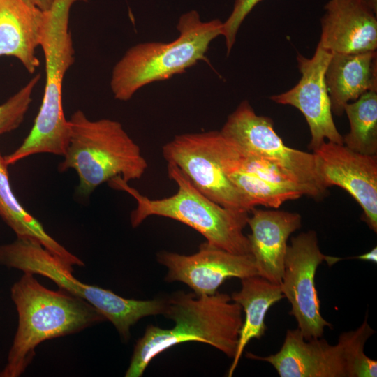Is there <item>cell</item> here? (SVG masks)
Masks as SVG:
<instances>
[{"mask_svg":"<svg viewBox=\"0 0 377 377\" xmlns=\"http://www.w3.org/2000/svg\"><path fill=\"white\" fill-rule=\"evenodd\" d=\"M163 315L174 321L163 329L149 325L135 345L126 377H140L151 361L168 348L188 341L209 344L233 358L242 319L241 306L222 293L197 295L177 291L165 297Z\"/></svg>","mask_w":377,"mask_h":377,"instance_id":"obj_1","label":"cell"},{"mask_svg":"<svg viewBox=\"0 0 377 377\" xmlns=\"http://www.w3.org/2000/svg\"><path fill=\"white\" fill-rule=\"evenodd\" d=\"M10 297L17 312V327L0 377L24 374L41 343L106 320L86 300L60 288L48 289L29 272L13 284Z\"/></svg>","mask_w":377,"mask_h":377,"instance_id":"obj_2","label":"cell"},{"mask_svg":"<svg viewBox=\"0 0 377 377\" xmlns=\"http://www.w3.org/2000/svg\"><path fill=\"white\" fill-rule=\"evenodd\" d=\"M167 169L177 191L161 199L142 195L120 177L108 182L112 188L125 191L135 200L136 207L130 216L132 227L151 216L170 218L198 231L209 245L232 253L251 254L249 239L243 232L250 213L226 208L210 200L174 163H168Z\"/></svg>","mask_w":377,"mask_h":377,"instance_id":"obj_3","label":"cell"},{"mask_svg":"<svg viewBox=\"0 0 377 377\" xmlns=\"http://www.w3.org/2000/svg\"><path fill=\"white\" fill-rule=\"evenodd\" d=\"M88 0H54L45 11L46 19L40 46L45 56V83L42 103L34 125L22 144L4 156L9 166L30 156L51 154L63 156L69 141V124L62 105L65 74L74 62L69 29L71 6Z\"/></svg>","mask_w":377,"mask_h":377,"instance_id":"obj_4","label":"cell"},{"mask_svg":"<svg viewBox=\"0 0 377 377\" xmlns=\"http://www.w3.org/2000/svg\"><path fill=\"white\" fill-rule=\"evenodd\" d=\"M69 141L60 172L74 170L78 194L89 196L98 186L120 177L128 182L140 179L148 164L138 145L121 123L110 119L90 120L82 110L68 120Z\"/></svg>","mask_w":377,"mask_h":377,"instance_id":"obj_5","label":"cell"},{"mask_svg":"<svg viewBox=\"0 0 377 377\" xmlns=\"http://www.w3.org/2000/svg\"><path fill=\"white\" fill-rule=\"evenodd\" d=\"M178 37L169 43L145 42L130 47L114 65L110 88L114 98L130 100L142 87L183 73L200 60L211 42L222 35L223 22L202 21L198 11L182 14Z\"/></svg>","mask_w":377,"mask_h":377,"instance_id":"obj_6","label":"cell"},{"mask_svg":"<svg viewBox=\"0 0 377 377\" xmlns=\"http://www.w3.org/2000/svg\"><path fill=\"white\" fill-rule=\"evenodd\" d=\"M0 265L45 276L60 289L86 300L112 323L124 341L129 340L131 327L138 320L164 311V297L127 299L110 290L80 281L73 276L72 266L32 239L17 237L11 243L0 244Z\"/></svg>","mask_w":377,"mask_h":377,"instance_id":"obj_7","label":"cell"},{"mask_svg":"<svg viewBox=\"0 0 377 377\" xmlns=\"http://www.w3.org/2000/svg\"><path fill=\"white\" fill-rule=\"evenodd\" d=\"M221 133L242 150L262 157L283 170L304 191L305 195L323 199L327 192L318 173L313 153L287 147L276 133L273 121L258 115L244 101L231 113Z\"/></svg>","mask_w":377,"mask_h":377,"instance_id":"obj_8","label":"cell"},{"mask_svg":"<svg viewBox=\"0 0 377 377\" xmlns=\"http://www.w3.org/2000/svg\"><path fill=\"white\" fill-rule=\"evenodd\" d=\"M367 336L359 327L345 332L335 345L325 339L305 340L300 330H288L281 349L275 354L246 357L272 364L281 377H354L359 350Z\"/></svg>","mask_w":377,"mask_h":377,"instance_id":"obj_9","label":"cell"},{"mask_svg":"<svg viewBox=\"0 0 377 377\" xmlns=\"http://www.w3.org/2000/svg\"><path fill=\"white\" fill-rule=\"evenodd\" d=\"M340 260L321 252L313 230L292 237L287 246L280 287L291 305L289 314L295 318L305 340L322 337L325 327L332 326L320 313L315 275L324 260L332 265Z\"/></svg>","mask_w":377,"mask_h":377,"instance_id":"obj_10","label":"cell"},{"mask_svg":"<svg viewBox=\"0 0 377 377\" xmlns=\"http://www.w3.org/2000/svg\"><path fill=\"white\" fill-rule=\"evenodd\" d=\"M217 133L212 131L176 135L163 145V156L210 200L224 207L250 213L253 208L228 179L220 164Z\"/></svg>","mask_w":377,"mask_h":377,"instance_id":"obj_11","label":"cell"},{"mask_svg":"<svg viewBox=\"0 0 377 377\" xmlns=\"http://www.w3.org/2000/svg\"><path fill=\"white\" fill-rule=\"evenodd\" d=\"M332 53L319 44L314 54L306 58L298 54L297 61L301 73L297 84L290 90L274 95L275 103L298 109L309 125L311 138L309 148L313 151L325 140L343 145L332 118L331 103L325 82V72Z\"/></svg>","mask_w":377,"mask_h":377,"instance_id":"obj_12","label":"cell"},{"mask_svg":"<svg viewBox=\"0 0 377 377\" xmlns=\"http://www.w3.org/2000/svg\"><path fill=\"white\" fill-rule=\"evenodd\" d=\"M157 260L168 269L166 281L182 282L197 295L216 293L229 278L241 279L258 275L251 254L232 253L206 242L191 255L160 251L157 253Z\"/></svg>","mask_w":377,"mask_h":377,"instance_id":"obj_13","label":"cell"},{"mask_svg":"<svg viewBox=\"0 0 377 377\" xmlns=\"http://www.w3.org/2000/svg\"><path fill=\"white\" fill-rule=\"evenodd\" d=\"M313 154L325 186H337L346 191L362 209V219L376 233L377 156L330 141H325Z\"/></svg>","mask_w":377,"mask_h":377,"instance_id":"obj_14","label":"cell"},{"mask_svg":"<svg viewBox=\"0 0 377 377\" xmlns=\"http://www.w3.org/2000/svg\"><path fill=\"white\" fill-rule=\"evenodd\" d=\"M318 44L332 53L376 51L377 19L362 0H329Z\"/></svg>","mask_w":377,"mask_h":377,"instance_id":"obj_15","label":"cell"},{"mask_svg":"<svg viewBox=\"0 0 377 377\" xmlns=\"http://www.w3.org/2000/svg\"><path fill=\"white\" fill-rule=\"evenodd\" d=\"M250 213L247 225L251 234L247 237L258 275L280 285L287 242L301 227L302 216L295 212L256 207Z\"/></svg>","mask_w":377,"mask_h":377,"instance_id":"obj_16","label":"cell"},{"mask_svg":"<svg viewBox=\"0 0 377 377\" xmlns=\"http://www.w3.org/2000/svg\"><path fill=\"white\" fill-rule=\"evenodd\" d=\"M45 19V11L26 0H0V57H13L34 73L40 65L36 50Z\"/></svg>","mask_w":377,"mask_h":377,"instance_id":"obj_17","label":"cell"},{"mask_svg":"<svg viewBox=\"0 0 377 377\" xmlns=\"http://www.w3.org/2000/svg\"><path fill=\"white\" fill-rule=\"evenodd\" d=\"M332 112L344 113L345 105L366 92L377 91V53H332L325 72Z\"/></svg>","mask_w":377,"mask_h":377,"instance_id":"obj_18","label":"cell"},{"mask_svg":"<svg viewBox=\"0 0 377 377\" xmlns=\"http://www.w3.org/2000/svg\"><path fill=\"white\" fill-rule=\"evenodd\" d=\"M241 289L232 293L231 299L239 304L244 311L245 318L239 330L238 343L228 376L231 377L238 365L244 350L253 339H260L267 327L266 313L270 307L283 299L280 285L254 275L241 279Z\"/></svg>","mask_w":377,"mask_h":377,"instance_id":"obj_19","label":"cell"},{"mask_svg":"<svg viewBox=\"0 0 377 377\" xmlns=\"http://www.w3.org/2000/svg\"><path fill=\"white\" fill-rule=\"evenodd\" d=\"M8 165L0 152V217L17 237L39 242L46 249L70 266H84V263L52 237L41 223L20 204L12 191Z\"/></svg>","mask_w":377,"mask_h":377,"instance_id":"obj_20","label":"cell"},{"mask_svg":"<svg viewBox=\"0 0 377 377\" xmlns=\"http://www.w3.org/2000/svg\"><path fill=\"white\" fill-rule=\"evenodd\" d=\"M350 131L343 145L356 152L377 154V91H368L344 107Z\"/></svg>","mask_w":377,"mask_h":377,"instance_id":"obj_21","label":"cell"},{"mask_svg":"<svg viewBox=\"0 0 377 377\" xmlns=\"http://www.w3.org/2000/svg\"><path fill=\"white\" fill-rule=\"evenodd\" d=\"M40 78V75L36 74L17 93L0 105V135L14 131L22 123L32 101L33 91Z\"/></svg>","mask_w":377,"mask_h":377,"instance_id":"obj_22","label":"cell"},{"mask_svg":"<svg viewBox=\"0 0 377 377\" xmlns=\"http://www.w3.org/2000/svg\"><path fill=\"white\" fill-rule=\"evenodd\" d=\"M262 0H235L232 10L223 22L222 36L226 40L228 55L235 43L236 36L243 21L253 8Z\"/></svg>","mask_w":377,"mask_h":377,"instance_id":"obj_23","label":"cell"},{"mask_svg":"<svg viewBox=\"0 0 377 377\" xmlns=\"http://www.w3.org/2000/svg\"><path fill=\"white\" fill-rule=\"evenodd\" d=\"M353 258H357L359 260L371 261L374 263H377V247L375 246L371 251L360 255L358 256L354 257Z\"/></svg>","mask_w":377,"mask_h":377,"instance_id":"obj_24","label":"cell"},{"mask_svg":"<svg viewBox=\"0 0 377 377\" xmlns=\"http://www.w3.org/2000/svg\"><path fill=\"white\" fill-rule=\"evenodd\" d=\"M39 9L46 11L50 9L54 0H26Z\"/></svg>","mask_w":377,"mask_h":377,"instance_id":"obj_25","label":"cell"},{"mask_svg":"<svg viewBox=\"0 0 377 377\" xmlns=\"http://www.w3.org/2000/svg\"><path fill=\"white\" fill-rule=\"evenodd\" d=\"M367 6L375 13H377V0H362Z\"/></svg>","mask_w":377,"mask_h":377,"instance_id":"obj_26","label":"cell"}]
</instances>
